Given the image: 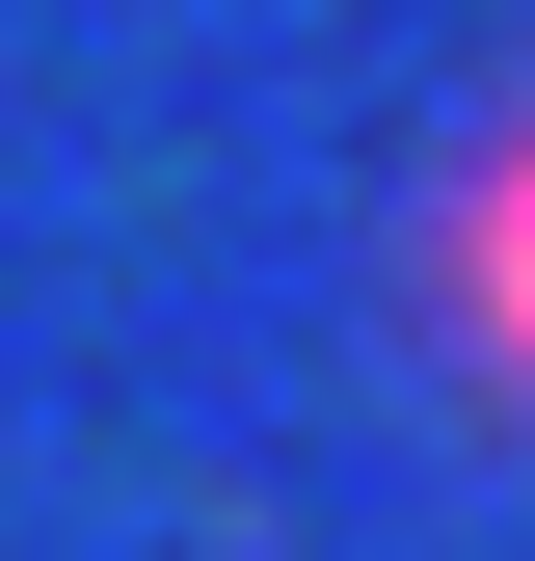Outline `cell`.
Wrapping results in <instances>:
<instances>
[{"instance_id": "obj_1", "label": "cell", "mask_w": 535, "mask_h": 561, "mask_svg": "<svg viewBox=\"0 0 535 561\" xmlns=\"http://www.w3.org/2000/svg\"><path fill=\"white\" fill-rule=\"evenodd\" d=\"M429 347L482 375V428H535V107L455 161V215H429Z\"/></svg>"}]
</instances>
